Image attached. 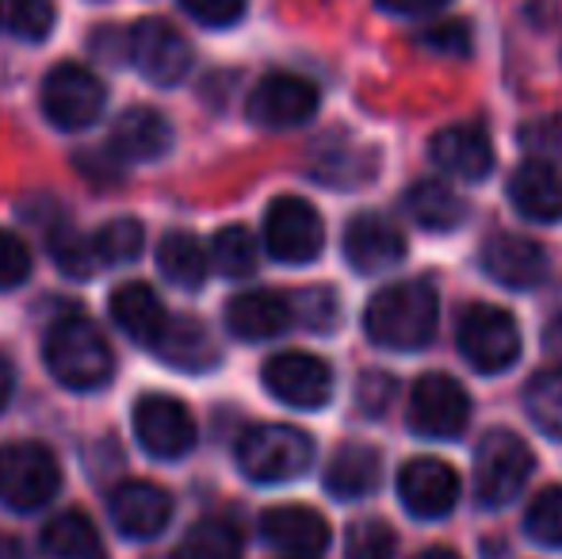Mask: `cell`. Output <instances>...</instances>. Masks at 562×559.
Returning <instances> with one entry per match:
<instances>
[{"instance_id":"5bb4252c","label":"cell","mask_w":562,"mask_h":559,"mask_svg":"<svg viewBox=\"0 0 562 559\" xmlns=\"http://www.w3.org/2000/svg\"><path fill=\"white\" fill-rule=\"evenodd\" d=\"M398 499L409 514L425 517V522L448 517L459 502L456 468L437 460V456H417V460H409L406 468L398 471Z\"/></svg>"},{"instance_id":"ffe728a7","label":"cell","mask_w":562,"mask_h":559,"mask_svg":"<svg viewBox=\"0 0 562 559\" xmlns=\"http://www.w3.org/2000/svg\"><path fill=\"white\" fill-rule=\"evenodd\" d=\"M260 533L272 548L299 559H311L326 552L329 545V522L311 506H272L260 517Z\"/></svg>"},{"instance_id":"d6986e66","label":"cell","mask_w":562,"mask_h":559,"mask_svg":"<svg viewBox=\"0 0 562 559\" xmlns=\"http://www.w3.org/2000/svg\"><path fill=\"white\" fill-rule=\"evenodd\" d=\"M169 146H172V127L154 108H126L112 123V135H108V154L126 165L157 161L161 154H169Z\"/></svg>"},{"instance_id":"8992f818","label":"cell","mask_w":562,"mask_h":559,"mask_svg":"<svg viewBox=\"0 0 562 559\" xmlns=\"http://www.w3.org/2000/svg\"><path fill=\"white\" fill-rule=\"evenodd\" d=\"M459 353L471 368L494 376L505 372L520 357V329L517 318L502 306L479 303L459 318Z\"/></svg>"},{"instance_id":"44dd1931","label":"cell","mask_w":562,"mask_h":559,"mask_svg":"<svg viewBox=\"0 0 562 559\" xmlns=\"http://www.w3.org/2000/svg\"><path fill=\"white\" fill-rule=\"evenodd\" d=\"M295 322L291 314V299L280 295V291H241V295L229 299L226 306V326L234 337L241 342H268V337L283 334V329Z\"/></svg>"},{"instance_id":"603a6c76","label":"cell","mask_w":562,"mask_h":559,"mask_svg":"<svg viewBox=\"0 0 562 559\" xmlns=\"http://www.w3.org/2000/svg\"><path fill=\"white\" fill-rule=\"evenodd\" d=\"M509 200L532 223H559L562 219V177L555 165L548 161H532L517 165L509 180Z\"/></svg>"},{"instance_id":"d590c367","label":"cell","mask_w":562,"mask_h":559,"mask_svg":"<svg viewBox=\"0 0 562 559\" xmlns=\"http://www.w3.org/2000/svg\"><path fill=\"white\" fill-rule=\"evenodd\" d=\"M394 548H398V537L386 522H356L348 529V545H345V559H394Z\"/></svg>"},{"instance_id":"7402d4cb","label":"cell","mask_w":562,"mask_h":559,"mask_svg":"<svg viewBox=\"0 0 562 559\" xmlns=\"http://www.w3.org/2000/svg\"><path fill=\"white\" fill-rule=\"evenodd\" d=\"M112 318L131 342L146 345V349H157L165 326H169V311L161 306L157 291L142 280H131L112 291Z\"/></svg>"},{"instance_id":"7bdbcfd3","label":"cell","mask_w":562,"mask_h":559,"mask_svg":"<svg viewBox=\"0 0 562 559\" xmlns=\"http://www.w3.org/2000/svg\"><path fill=\"white\" fill-rule=\"evenodd\" d=\"M379 8H386L394 15H429L448 8V0H379Z\"/></svg>"},{"instance_id":"f35d334b","label":"cell","mask_w":562,"mask_h":559,"mask_svg":"<svg viewBox=\"0 0 562 559\" xmlns=\"http://www.w3.org/2000/svg\"><path fill=\"white\" fill-rule=\"evenodd\" d=\"M31 277V254L15 234L0 231V291L20 288Z\"/></svg>"},{"instance_id":"f1b7e54d","label":"cell","mask_w":562,"mask_h":559,"mask_svg":"<svg viewBox=\"0 0 562 559\" xmlns=\"http://www.w3.org/2000/svg\"><path fill=\"white\" fill-rule=\"evenodd\" d=\"M172 559H241V537L229 522L207 517V522L192 525L188 537L177 545Z\"/></svg>"},{"instance_id":"bcb514c9","label":"cell","mask_w":562,"mask_h":559,"mask_svg":"<svg viewBox=\"0 0 562 559\" xmlns=\"http://www.w3.org/2000/svg\"><path fill=\"white\" fill-rule=\"evenodd\" d=\"M414 559H459L456 552H448V548H425L422 556H414Z\"/></svg>"},{"instance_id":"7a4b0ae2","label":"cell","mask_w":562,"mask_h":559,"mask_svg":"<svg viewBox=\"0 0 562 559\" xmlns=\"http://www.w3.org/2000/svg\"><path fill=\"white\" fill-rule=\"evenodd\" d=\"M43 360L50 368V376L58 383L74 391H97L112 380L115 372V357L108 337L92 326L81 314H69V318H58L50 329H46L43 342Z\"/></svg>"},{"instance_id":"ac0fdd59","label":"cell","mask_w":562,"mask_h":559,"mask_svg":"<svg viewBox=\"0 0 562 559\" xmlns=\"http://www.w3.org/2000/svg\"><path fill=\"white\" fill-rule=\"evenodd\" d=\"M345 257L356 272H386L406 257V234L383 215H356L345 226Z\"/></svg>"},{"instance_id":"6da1fadb","label":"cell","mask_w":562,"mask_h":559,"mask_svg":"<svg viewBox=\"0 0 562 559\" xmlns=\"http://www.w3.org/2000/svg\"><path fill=\"white\" fill-rule=\"evenodd\" d=\"M440 322V299L432 283L402 280L383 288L363 311V329L379 349L409 353L432 342Z\"/></svg>"},{"instance_id":"d6a6232c","label":"cell","mask_w":562,"mask_h":559,"mask_svg":"<svg viewBox=\"0 0 562 559\" xmlns=\"http://www.w3.org/2000/svg\"><path fill=\"white\" fill-rule=\"evenodd\" d=\"M211 261L229 280H241L257 269V242L245 226H223L211 242Z\"/></svg>"},{"instance_id":"f6af8a7d","label":"cell","mask_w":562,"mask_h":559,"mask_svg":"<svg viewBox=\"0 0 562 559\" xmlns=\"http://www.w3.org/2000/svg\"><path fill=\"white\" fill-rule=\"evenodd\" d=\"M548 349L562 360V318H555V322L548 326Z\"/></svg>"},{"instance_id":"74e56055","label":"cell","mask_w":562,"mask_h":559,"mask_svg":"<svg viewBox=\"0 0 562 559\" xmlns=\"http://www.w3.org/2000/svg\"><path fill=\"white\" fill-rule=\"evenodd\" d=\"M422 46L440 58H467L471 54V31L463 20H440L422 31Z\"/></svg>"},{"instance_id":"3957f363","label":"cell","mask_w":562,"mask_h":559,"mask_svg":"<svg viewBox=\"0 0 562 559\" xmlns=\"http://www.w3.org/2000/svg\"><path fill=\"white\" fill-rule=\"evenodd\" d=\"M314 463V440L311 433L295 429V425L265 422L252 425L237 440V468L252 479V483H288L299 479Z\"/></svg>"},{"instance_id":"ab89813d","label":"cell","mask_w":562,"mask_h":559,"mask_svg":"<svg viewBox=\"0 0 562 559\" xmlns=\"http://www.w3.org/2000/svg\"><path fill=\"white\" fill-rule=\"evenodd\" d=\"M291 314H295L299 322H306V326H314V329L334 326V318H337L334 291H326V288L303 291V295H299V303H291Z\"/></svg>"},{"instance_id":"4316f807","label":"cell","mask_w":562,"mask_h":559,"mask_svg":"<svg viewBox=\"0 0 562 559\" xmlns=\"http://www.w3.org/2000/svg\"><path fill=\"white\" fill-rule=\"evenodd\" d=\"M43 552L54 559H108L97 525L81 510H66L43 529Z\"/></svg>"},{"instance_id":"cb8c5ba5","label":"cell","mask_w":562,"mask_h":559,"mask_svg":"<svg viewBox=\"0 0 562 559\" xmlns=\"http://www.w3.org/2000/svg\"><path fill=\"white\" fill-rule=\"evenodd\" d=\"M379 476H383V463H379L375 448L348 440V445H340L337 452H334V460H329L326 491L334 494V499L352 502V499H363V494L375 491Z\"/></svg>"},{"instance_id":"484cf974","label":"cell","mask_w":562,"mask_h":559,"mask_svg":"<svg viewBox=\"0 0 562 559\" xmlns=\"http://www.w3.org/2000/svg\"><path fill=\"white\" fill-rule=\"evenodd\" d=\"M406 211L425 231H456L467 219V203L445 180H417L406 192Z\"/></svg>"},{"instance_id":"52a82bcc","label":"cell","mask_w":562,"mask_h":559,"mask_svg":"<svg viewBox=\"0 0 562 559\" xmlns=\"http://www.w3.org/2000/svg\"><path fill=\"white\" fill-rule=\"evenodd\" d=\"M104 85L92 69L66 62V66H54L43 81V115L58 131H85L100 120L104 112Z\"/></svg>"},{"instance_id":"4dcf8cb0","label":"cell","mask_w":562,"mask_h":559,"mask_svg":"<svg viewBox=\"0 0 562 559\" xmlns=\"http://www.w3.org/2000/svg\"><path fill=\"white\" fill-rule=\"evenodd\" d=\"M46 246H50V257L54 265H58L61 272H69V277L85 280L97 272V254H92V238H85V234H77L74 223H66V219H58V223L46 231Z\"/></svg>"},{"instance_id":"277c9868","label":"cell","mask_w":562,"mask_h":559,"mask_svg":"<svg viewBox=\"0 0 562 559\" xmlns=\"http://www.w3.org/2000/svg\"><path fill=\"white\" fill-rule=\"evenodd\" d=\"M61 491V468L38 440H12L0 448V502L20 514L43 510Z\"/></svg>"},{"instance_id":"ba28073f","label":"cell","mask_w":562,"mask_h":559,"mask_svg":"<svg viewBox=\"0 0 562 559\" xmlns=\"http://www.w3.org/2000/svg\"><path fill=\"white\" fill-rule=\"evenodd\" d=\"M326 246V226L314 203L280 195L265 215V249L283 265H306Z\"/></svg>"},{"instance_id":"30bf717a","label":"cell","mask_w":562,"mask_h":559,"mask_svg":"<svg viewBox=\"0 0 562 559\" xmlns=\"http://www.w3.org/2000/svg\"><path fill=\"white\" fill-rule=\"evenodd\" d=\"M268 395L280 403L295 406V411H318L334 395V368L314 353H276L260 372Z\"/></svg>"},{"instance_id":"2e32d148","label":"cell","mask_w":562,"mask_h":559,"mask_svg":"<svg viewBox=\"0 0 562 559\" xmlns=\"http://www.w3.org/2000/svg\"><path fill=\"white\" fill-rule=\"evenodd\" d=\"M429 157L440 172L456 180H482L494 169V142L479 123H456L437 131L429 142Z\"/></svg>"},{"instance_id":"1f68e13d","label":"cell","mask_w":562,"mask_h":559,"mask_svg":"<svg viewBox=\"0 0 562 559\" xmlns=\"http://www.w3.org/2000/svg\"><path fill=\"white\" fill-rule=\"evenodd\" d=\"M525 411L548 437L562 440V368H548V372L532 376L525 391Z\"/></svg>"},{"instance_id":"9c48e42d","label":"cell","mask_w":562,"mask_h":559,"mask_svg":"<svg viewBox=\"0 0 562 559\" xmlns=\"http://www.w3.org/2000/svg\"><path fill=\"white\" fill-rule=\"evenodd\" d=\"M126 54L131 66L146 77L149 85L172 89L188 77L192 66V51H188L184 35L165 20H138L126 35Z\"/></svg>"},{"instance_id":"e0dca14e","label":"cell","mask_w":562,"mask_h":559,"mask_svg":"<svg viewBox=\"0 0 562 559\" xmlns=\"http://www.w3.org/2000/svg\"><path fill=\"white\" fill-rule=\"evenodd\" d=\"M482 269L502 288L528 291L548 277V254L540 242L525 238V234H494L482 249Z\"/></svg>"},{"instance_id":"f546056e","label":"cell","mask_w":562,"mask_h":559,"mask_svg":"<svg viewBox=\"0 0 562 559\" xmlns=\"http://www.w3.org/2000/svg\"><path fill=\"white\" fill-rule=\"evenodd\" d=\"M54 27V0H0V35L38 43Z\"/></svg>"},{"instance_id":"7dc6e473","label":"cell","mask_w":562,"mask_h":559,"mask_svg":"<svg viewBox=\"0 0 562 559\" xmlns=\"http://www.w3.org/2000/svg\"><path fill=\"white\" fill-rule=\"evenodd\" d=\"M0 559H20V552H15V545L4 537V533H0Z\"/></svg>"},{"instance_id":"7c38bea8","label":"cell","mask_w":562,"mask_h":559,"mask_svg":"<svg viewBox=\"0 0 562 559\" xmlns=\"http://www.w3.org/2000/svg\"><path fill=\"white\" fill-rule=\"evenodd\" d=\"M471 422V399L451 376L429 372L417 380L414 395H409V429L432 440L459 437Z\"/></svg>"},{"instance_id":"60d3db41","label":"cell","mask_w":562,"mask_h":559,"mask_svg":"<svg viewBox=\"0 0 562 559\" xmlns=\"http://www.w3.org/2000/svg\"><path fill=\"white\" fill-rule=\"evenodd\" d=\"M180 4L203 27H229L245 15V0H180Z\"/></svg>"},{"instance_id":"836d02e7","label":"cell","mask_w":562,"mask_h":559,"mask_svg":"<svg viewBox=\"0 0 562 559\" xmlns=\"http://www.w3.org/2000/svg\"><path fill=\"white\" fill-rule=\"evenodd\" d=\"M142 242H146V231L134 219H115V223L100 226L92 234V254H97L100 265H126L142 254Z\"/></svg>"},{"instance_id":"9a60e30c","label":"cell","mask_w":562,"mask_h":559,"mask_svg":"<svg viewBox=\"0 0 562 559\" xmlns=\"http://www.w3.org/2000/svg\"><path fill=\"white\" fill-rule=\"evenodd\" d=\"M112 522L123 537H134V540H149L169 525L172 517V499L165 487L157 483H146V479H131V483L115 487L112 491Z\"/></svg>"},{"instance_id":"5b68a950","label":"cell","mask_w":562,"mask_h":559,"mask_svg":"<svg viewBox=\"0 0 562 559\" xmlns=\"http://www.w3.org/2000/svg\"><path fill=\"white\" fill-rule=\"evenodd\" d=\"M532 448L509 429H490L474 448V494L482 506L502 510L532 476Z\"/></svg>"},{"instance_id":"83f0119b","label":"cell","mask_w":562,"mask_h":559,"mask_svg":"<svg viewBox=\"0 0 562 559\" xmlns=\"http://www.w3.org/2000/svg\"><path fill=\"white\" fill-rule=\"evenodd\" d=\"M157 265H161L165 280L177 288H200L207 280V254H203L200 238L188 231H169L157 242Z\"/></svg>"},{"instance_id":"e575fe53","label":"cell","mask_w":562,"mask_h":559,"mask_svg":"<svg viewBox=\"0 0 562 559\" xmlns=\"http://www.w3.org/2000/svg\"><path fill=\"white\" fill-rule=\"evenodd\" d=\"M525 533L536 545L562 548V487H548L536 494L525 514Z\"/></svg>"},{"instance_id":"d4e9b609","label":"cell","mask_w":562,"mask_h":559,"mask_svg":"<svg viewBox=\"0 0 562 559\" xmlns=\"http://www.w3.org/2000/svg\"><path fill=\"white\" fill-rule=\"evenodd\" d=\"M154 353H161L172 368H184V372H207L218 365V345L211 342L200 318H169Z\"/></svg>"},{"instance_id":"4fadbf2b","label":"cell","mask_w":562,"mask_h":559,"mask_svg":"<svg viewBox=\"0 0 562 559\" xmlns=\"http://www.w3.org/2000/svg\"><path fill=\"white\" fill-rule=\"evenodd\" d=\"M249 120L257 127L283 131L299 127L318 112V89L299 74H268L257 89L249 92Z\"/></svg>"},{"instance_id":"b9f144b4","label":"cell","mask_w":562,"mask_h":559,"mask_svg":"<svg viewBox=\"0 0 562 559\" xmlns=\"http://www.w3.org/2000/svg\"><path fill=\"white\" fill-rule=\"evenodd\" d=\"M391 391H394V383L386 380V376H368V380L360 383V406L368 414H379L391 403Z\"/></svg>"},{"instance_id":"8d00e7d4","label":"cell","mask_w":562,"mask_h":559,"mask_svg":"<svg viewBox=\"0 0 562 559\" xmlns=\"http://www.w3.org/2000/svg\"><path fill=\"white\" fill-rule=\"evenodd\" d=\"M520 146L532 149V161H562V112L525 123L520 127Z\"/></svg>"},{"instance_id":"8fae6325","label":"cell","mask_w":562,"mask_h":559,"mask_svg":"<svg viewBox=\"0 0 562 559\" xmlns=\"http://www.w3.org/2000/svg\"><path fill=\"white\" fill-rule=\"evenodd\" d=\"M134 437L157 460H180L195 445V418L172 395H142L134 403Z\"/></svg>"},{"instance_id":"ee69618b","label":"cell","mask_w":562,"mask_h":559,"mask_svg":"<svg viewBox=\"0 0 562 559\" xmlns=\"http://www.w3.org/2000/svg\"><path fill=\"white\" fill-rule=\"evenodd\" d=\"M8 399H12V365L0 357V411L8 406Z\"/></svg>"}]
</instances>
